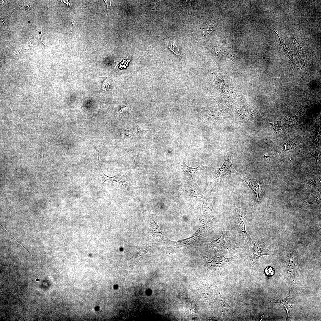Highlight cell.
<instances>
[{"label":"cell","mask_w":321,"mask_h":321,"mask_svg":"<svg viewBox=\"0 0 321 321\" xmlns=\"http://www.w3.org/2000/svg\"><path fill=\"white\" fill-rule=\"evenodd\" d=\"M210 246L224 255L235 250L237 243L232 239L229 231L224 228L220 236L210 244Z\"/></svg>","instance_id":"cell-1"},{"label":"cell","mask_w":321,"mask_h":321,"mask_svg":"<svg viewBox=\"0 0 321 321\" xmlns=\"http://www.w3.org/2000/svg\"><path fill=\"white\" fill-rule=\"evenodd\" d=\"M248 243L251 245V251L249 257L251 265L253 266L257 264L261 257L265 255H271V251L269 246L265 241L258 240L252 237Z\"/></svg>","instance_id":"cell-2"},{"label":"cell","mask_w":321,"mask_h":321,"mask_svg":"<svg viewBox=\"0 0 321 321\" xmlns=\"http://www.w3.org/2000/svg\"><path fill=\"white\" fill-rule=\"evenodd\" d=\"M245 182L255 194L253 206L255 210L258 209L260 207L261 200L263 192L262 184L258 179H251L244 177H240Z\"/></svg>","instance_id":"cell-3"},{"label":"cell","mask_w":321,"mask_h":321,"mask_svg":"<svg viewBox=\"0 0 321 321\" xmlns=\"http://www.w3.org/2000/svg\"><path fill=\"white\" fill-rule=\"evenodd\" d=\"M236 211L237 230L241 237L249 243L252 237L248 235L246 231V226L247 224L246 216L240 207L237 208Z\"/></svg>","instance_id":"cell-4"},{"label":"cell","mask_w":321,"mask_h":321,"mask_svg":"<svg viewBox=\"0 0 321 321\" xmlns=\"http://www.w3.org/2000/svg\"><path fill=\"white\" fill-rule=\"evenodd\" d=\"M232 173L240 174L234 168L232 163L231 155L228 152L225 158L223 164L218 169L216 177L220 178H224Z\"/></svg>","instance_id":"cell-5"},{"label":"cell","mask_w":321,"mask_h":321,"mask_svg":"<svg viewBox=\"0 0 321 321\" xmlns=\"http://www.w3.org/2000/svg\"><path fill=\"white\" fill-rule=\"evenodd\" d=\"M101 170L103 173L104 176V183L107 180L113 181L118 182L120 184L124 186L128 191H129L130 184L129 180L130 173L126 172H120L117 175L112 177H108L102 171L99 163Z\"/></svg>","instance_id":"cell-6"},{"label":"cell","mask_w":321,"mask_h":321,"mask_svg":"<svg viewBox=\"0 0 321 321\" xmlns=\"http://www.w3.org/2000/svg\"><path fill=\"white\" fill-rule=\"evenodd\" d=\"M202 164L196 168H192L187 166L184 163L182 166V168L184 174L185 178L188 180L193 179L196 171L202 170L204 168Z\"/></svg>","instance_id":"cell-7"},{"label":"cell","mask_w":321,"mask_h":321,"mask_svg":"<svg viewBox=\"0 0 321 321\" xmlns=\"http://www.w3.org/2000/svg\"><path fill=\"white\" fill-rule=\"evenodd\" d=\"M215 29L214 23L212 22H209L204 26L203 29V34L205 35L210 34L214 31Z\"/></svg>","instance_id":"cell-8"},{"label":"cell","mask_w":321,"mask_h":321,"mask_svg":"<svg viewBox=\"0 0 321 321\" xmlns=\"http://www.w3.org/2000/svg\"><path fill=\"white\" fill-rule=\"evenodd\" d=\"M168 48L181 59L179 49L174 42L173 41L171 43L169 46Z\"/></svg>","instance_id":"cell-9"},{"label":"cell","mask_w":321,"mask_h":321,"mask_svg":"<svg viewBox=\"0 0 321 321\" xmlns=\"http://www.w3.org/2000/svg\"><path fill=\"white\" fill-rule=\"evenodd\" d=\"M264 272L267 276H269L273 275L275 273V271L274 269L273 268L270 266L267 267L265 269Z\"/></svg>","instance_id":"cell-10"},{"label":"cell","mask_w":321,"mask_h":321,"mask_svg":"<svg viewBox=\"0 0 321 321\" xmlns=\"http://www.w3.org/2000/svg\"><path fill=\"white\" fill-rule=\"evenodd\" d=\"M193 1H182V5L185 7H188L191 6L193 4Z\"/></svg>","instance_id":"cell-11"},{"label":"cell","mask_w":321,"mask_h":321,"mask_svg":"<svg viewBox=\"0 0 321 321\" xmlns=\"http://www.w3.org/2000/svg\"><path fill=\"white\" fill-rule=\"evenodd\" d=\"M0 225H1V226H2V227H3V228H4V229H5V230H7V232H9V234H10V235H11V236H12V237L13 238H14V239H15V240H16V241H17V242H18V243H19V244H20V245H21V246H23V247H24V248H25V249H26V250H27V251H28V252H29V251H28V250H27V249H26V248H25V247H24V246H22V245H21V243H19V242H18V240H16V239L15 238H14V237H13V236H12V235H11V233H10V232H9V231H8V230H7V229H5V228H4V226H2V225H1V224H0Z\"/></svg>","instance_id":"cell-12"}]
</instances>
